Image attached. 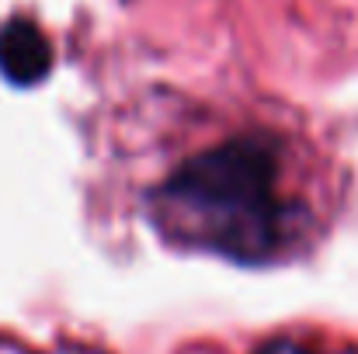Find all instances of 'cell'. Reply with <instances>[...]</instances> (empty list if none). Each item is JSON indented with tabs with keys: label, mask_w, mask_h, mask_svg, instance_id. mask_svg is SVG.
Here are the masks:
<instances>
[{
	"label": "cell",
	"mask_w": 358,
	"mask_h": 354,
	"mask_svg": "<svg viewBox=\"0 0 358 354\" xmlns=\"http://www.w3.org/2000/svg\"><path fill=\"white\" fill-rule=\"evenodd\" d=\"M150 216L167 239L243 264L264 260L285 233L278 146L261 135H237L185 160L153 191Z\"/></svg>",
	"instance_id": "6da1fadb"
},
{
	"label": "cell",
	"mask_w": 358,
	"mask_h": 354,
	"mask_svg": "<svg viewBox=\"0 0 358 354\" xmlns=\"http://www.w3.org/2000/svg\"><path fill=\"white\" fill-rule=\"evenodd\" d=\"M52 70V45L45 31L28 17L0 24V77L14 87H35Z\"/></svg>",
	"instance_id": "7a4b0ae2"
},
{
	"label": "cell",
	"mask_w": 358,
	"mask_h": 354,
	"mask_svg": "<svg viewBox=\"0 0 358 354\" xmlns=\"http://www.w3.org/2000/svg\"><path fill=\"white\" fill-rule=\"evenodd\" d=\"M254 354H313V351L296 344V341H268L264 348H257Z\"/></svg>",
	"instance_id": "3957f363"
}]
</instances>
